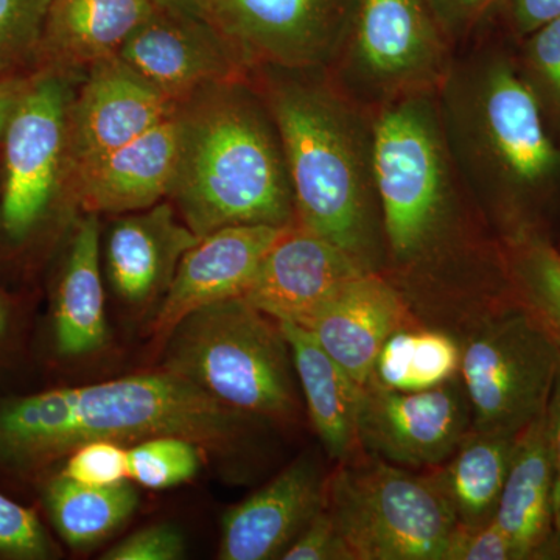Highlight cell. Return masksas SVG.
<instances>
[{
	"mask_svg": "<svg viewBox=\"0 0 560 560\" xmlns=\"http://www.w3.org/2000/svg\"><path fill=\"white\" fill-rule=\"evenodd\" d=\"M313 429L330 458L348 460L360 451L363 386L353 381L300 324L280 320Z\"/></svg>",
	"mask_w": 560,
	"mask_h": 560,
	"instance_id": "cell-23",
	"label": "cell"
},
{
	"mask_svg": "<svg viewBox=\"0 0 560 560\" xmlns=\"http://www.w3.org/2000/svg\"><path fill=\"white\" fill-rule=\"evenodd\" d=\"M559 371L558 342L511 296L463 342L459 377L471 429L521 433L547 411Z\"/></svg>",
	"mask_w": 560,
	"mask_h": 560,
	"instance_id": "cell-7",
	"label": "cell"
},
{
	"mask_svg": "<svg viewBox=\"0 0 560 560\" xmlns=\"http://www.w3.org/2000/svg\"><path fill=\"white\" fill-rule=\"evenodd\" d=\"M372 171L386 257L397 270L440 259L455 235L458 205L447 143L427 94L383 106L372 124Z\"/></svg>",
	"mask_w": 560,
	"mask_h": 560,
	"instance_id": "cell-4",
	"label": "cell"
},
{
	"mask_svg": "<svg viewBox=\"0 0 560 560\" xmlns=\"http://www.w3.org/2000/svg\"><path fill=\"white\" fill-rule=\"evenodd\" d=\"M61 475L81 485L106 488L130 480L128 448L113 441H91L70 452Z\"/></svg>",
	"mask_w": 560,
	"mask_h": 560,
	"instance_id": "cell-32",
	"label": "cell"
},
{
	"mask_svg": "<svg viewBox=\"0 0 560 560\" xmlns=\"http://www.w3.org/2000/svg\"><path fill=\"white\" fill-rule=\"evenodd\" d=\"M327 478L312 458H301L265 488L226 512L219 558L280 559L326 508Z\"/></svg>",
	"mask_w": 560,
	"mask_h": 560,
	"instance_id": "cell-18",
	"label": "cell"
},
{
	"mask_svg": "<svg viewBox=\"0 0 560 560\" xmlns=\"http://www.w3.org/2000/svg\"><path fill=\"white\" fill-rule=\"evenodd\" d=\"M363 272L371 271L294 223L265 254L242 298L278 323L305 326L345 283Z\"/></svg>",
	"mask_w": 560,
	"mask_h": 560,
	"instance_id": "cell-16",
	"label": "cell"
},
{
	"mask_svg": "<svg viewBox=\"0 0 560 560\" xmlns=\"http://www.w3.org/2000/svg\"><path fill=\"white\" fill-rule=\"evenodd\" d=\"M357 0H205L246 70L315 72L337 58Z\"/></svg>",
	"mask_w": 560,
	"mask_h": 560,
	"instance_id": "cell-9",
	"label": "cell"
},
{
	"mask_svg": "<svg viewBox=\"0 0 560 560\" xmlns=\"http://www.w3.org/2000/svg\"><path fill=\"white\" fill-rule=\"evenodd\" d=\"M164 370L249 418L289 420L300 408L289 341L279 323L243 300L206 305L164 342Z\"/></svg>",
	"mask_w": 560,
	"mask_h": 560,
	"instance_id": "cell-5",
	"label": "cell"
},
{
	"mask_svg": "<svg viewBox=\"0 0 560 560\" xmlns=\"http://www.w3.org/2000/svg\"><path fill=\"white\" fill-rule=\"evenodd\" d=\"M200 238L168 200L124 213L114 221L105 245L114 293L131 307L162 300L184 254Z\"/></svg>",
	"mask_w": 560,
	"mask_h": 560,
	"instance_id": "cell-20",
	"label": "cell"
},
{
	"mask_svg": "<svg viewBox=\"0 0 560 560\" xmlns=\"http://www.w3.org/2000/svg\"><path fill=\"white\" fill-rule=\"evenodd\" d=\"M205 447L180 436H154L128 448V477L143 488L161 490L191 480Z\"/></svg>",
	"mask_w": 560,
	"mask_h": 560,
	"instance_id": "cell-29",
	"label": "cell"
},
{
	"mask_svg": "<svg viewBox=\"0 0 560 560\" xmlns=\"http://www.w3.org/2000/svg\"><path fill=\"white\" fill-rule=\"evenodd\" d=\"M548 441L552 460V506H555V536L560 551V371L547 407Z\"/></svg>",
	"mask_w": 560,
	"mask_h": 560,
	"instance_id": "cell-37",
	"label": "cell"
},
{
	"mask_svg": "<svg viewBox=\"0 0 560 560\" xmlns=\"http://www.w3.org/2000/svg\"><path fill=\"white\" fill-rule=\"evenodd\" d=\"M46 504L55 529L72 548H91L120 528L138 510L130 482L94 488L58 475L46 486Z\"/></svg>",
	"mask_w": 560,
	"mask_h": 560,
	"instance_id": "cell-26",
	"label": "cell"
},
{
	"mask_svg": "<svg viewBox=\"0 0 560 560\" xmlns=\"http://www.w3.org/2000/svg\"><path fill=\"white\" fill-rule=\"evenodd\" d=\"M506 276L512 296L560 348V250L540 231L510 232Z\"/></svg>",
	"mask_w": 560,
	"mask_h": 560,
	"instance_id": "cell-28",
	"label": "cell"
},
{
	"mask_svg": "<svg viewBox=\"0 0 560 560\" xmlns=\"http://www.w3.org/2000/svg\"><path fill=\"white\" fill-rule=\"evenodd\" d=\"M444 560H521L514 545L495 521L478 528L456 526Z\"/></svg>",
	"mask_w": 560,
	"mask_h": 560,
	"instance_id": "cell-34",
	"label": "cell"
},
{
	"mask_svg": "<svg viewBox=\"0 0 560 560\" xmlns=\"http://www.w3.org/2000/svg\"><path fill=\"white\" fill-rule=\"evenodd\" d=\"M326 510L353 560H444L458 526L430 474L372 455L342 460L327 478Z\"/></svg>",
	"mask_w": 560,
	"mask_h": 560,
	"instance_id": "cell-6",
	"label": "cell"
},
{
	"mask_svg": "<svg viewBox=\"0 0 560 560\" xmlns=\"http://www.w3.org/2000/svg\"><path fill=\"white\" fill-rule=\"evenodd\" d=\"M250 429L194 383L162 370L0 401V463L38 469L91 441L180 436L226 452Z\"/></svg>",
	"mask_w": 560,
	"mask_h": 560,
	"instance_id": "cell-1",
	"label": "cell"
},
{
	"mask_svg": "<svg viewBox=\"0 0 560 560\" xmlns=\"http://www.w3.org/2000/svg\"><path fill=\"white\" fill-rule=\"evenodd\" d=\"M511 5L518 31L526 35L560 18V0H511Z\"/></svg>",
	"mask_w": 560,
	"mask_h": 560,
	"instance_id": "cell-39",
	"label": "cell"
},
{
	"mask_svg": "<svg viewBox=\"0 0 560 560\" xmlns=\"http://www.w3.org/2000/svg\"><path fill=\"white\" fill-rule=\"evenodd\" d=\"M55 342L68 359L97 352L108 341L101 271V226L86 213L70 242L54 307Z\"/></svg>",
	"mask_w": 560,
	"mask_h": 560,
	"instance_id": "cell-24",
	"label": "cell"
},
{
	"mask_svg": "<svg viewBox=\"0 0 560 560\" xmlns=\"http://www.w3.org/2000/svg\"><path fill=\"white\" fill-rule=\"evenodd\" d=\"M408 324L410 312L399 291L378 272H363L345 283L302 327L364 388L383 345Z\"/></svg>",
	"mask_w": 560,
	"mask_h": 560,
	"instance_id": "cell-19",
	"label": "cell"
},
{
	"mask_svg": "<svg viewBox=\"0 0 560 560\" xmlns=\"http://www.w3.org/2000/svg\"><path fill=\"white\" fill-rule=\"evenodd\" d=\"M471 429L460 377L418 393L368 383L359 416L360 447L404 469L441 466Z\"/></svg>",
	"mask_w": 560,
	"mask_h": 560,
	"instance_id": "cell-12",
	"label": "cell"
},
{
	"mask_svg": "<svg viewBox=\"0 0 560 560\" xmlns=\"http://www.w3.org/2000/svg\"><path fill=\"white\" fill-rule=\"evenodd\" d=\"M79 73L39 66L0 145V234L22 245L49 219L68 178V114Z\"/></svg>",
	"mask_w": 560,
	"mask_h": 560,
	"instance_id": "cell-8",
	"label": "cell"
},
{
	"mask_svg": "<svg viewBox=\"0 0 560 560\" xmlns=\"http://www.w3.org/2000/svg\"><path fill=\"white\" fill-rule=\"evenodd\" d=\"M36 69L38 68L0 72V145H2L11 117L20 106Z\"/></svg>",
	"mask_w": 560,
	"mask_h": 560,
	"instance_id": "cell-38",
	"label": "cell"
},
{
	"mask_svg": "<svg viewBox=\"0 0 560 560\" xmlns=\"http://www.w3.org/2000/svg\"><path fill=\"white\" fill-rule=\"evenodd\" d=\"M469 98L471 151L511 189L536 191L555 178L560 154L536 92L504 61H493L475 80Z\"/></svg>",
	"mask_w": 560,
	"mask_h": 560,
	"instance_id": "cell-11",
	"label": "cell"
},
{
	"mask_svg": "<svg viewBox=\"0 0 560 560\" xmlns=\"http://www.w3.org/2000/svg\"><path fill=\"white\" fill-rule=\"evenodd\" d=\"M160 9L205 18V0H153Z\"/></svg>",
	"mask_w": 560,
	"mask_h": 560,
	"instance_id": "cell-41",
	"label": "cell"
},
{
	"mask_svg": "<svg viewBox=\"0 0 560 560\" xmlns=\"http://www.w3.org/2000/svg\"><path fill=\"white\" fill-rule=\"evenodd\" d=\"M463 345L448 331L400 327L378 352L370 382L382 388L418 393L459 377Z\"/></svg>",
	"mask_w": 560,
	"mask_h": 560,
	"instance_id": "cell-27",
	"label": "cell"
},
{
	"mask_svg": "<svg viewBox=\"0 0 560 560\" xmlns=\"http://www.w3.org/2000/svg\"><path fill=\"white\" fill-rule=\"evenodd\" d=\"M179 147L176 110L145 135L70 173L66 190L84 213L92 215H124L149 209L171 197Z\"/></svg>",
	"mask_w": 560,
	"mask_h": 560,
	"instance_id": "cell-17",
	"label": "cell"
},
{
	"mask_svg": "<svg viewBox=\"0 0 560 560\" xmlns=\"http://www.w3.org/2000/svg\"><path fill=\"white\" fill-rule=\"evenodd\" d=\"M530 35V69L560 114V18Z\"/></svg>",
	"mask_w": 560,
	"mask_h": 560,
	"instance_id": "cell-36",
	"label": "cell"
},
{
	"mask_svg": "<svg viewBox=\"0 0 560 560\" xmlns=\"http://www.w3.org/2000/svg\"><path fill=\"white\" fill-rule=\"evenodd\" d=\"M552 460L547 411L521 431L501 490L497 525L514 545L518 559H559L552 506Z\"/></svg>",
	"mask_w": 560,
	"mask_h": 560,
	"instance_id": "cell-21",
	"label": "cell"
},
{
	"mask_svg": "<svg viewBox=\"0 0 560 560\" xmlns=\"http://www.w3.org/2000/svg\"><path fill=\"white\" fill-rule=\"evenodd\" d=\"M287 228L246 224L201 237L184 254L151 320L154 342L164 346L180 320L198 308L243 296L265 254Z\"/></svg>",
	"mask_w": 560,
	"mask_h": 560,
	"instance_id": "cell-15",
	"label": "cell"
},
{
	"mask_svg": "<svg viewBox=\"0 0 560 560\" xmlns=\"http://www.w3.org/2000/svg\"><path fill=\"white\" fill-rule=\"evenodd\" d=\"M492 2L493 0H430L441 24L455 28L477 21Z\"/></svg>",
	"mask_w": 560,
	"mask_h": 560,
	"instance_id": "cell-40",
	"label": "cell"
},
{
	"mask_svg": "<svg viewBox=\"0 0 560 560\" xmlns=\"http://www.w3.org/2000/svg\"><path fill=\"white\" fill-rule=\"evenodd\" d=\"M119 57L178 103L202 88L245 80L248 72L208 20L160 7L136 28Z\"/></svg>",
	"mask_w": 560,
	"mask_h": 560,
	"instance_id": "cell-14",
	"label": "cell"
},
{
	"mask_svg": "<svg viewBox=\"0 0 560 560\" xmlns=\"http://www.w3.org/2000/svg\"><path fill=\"white\" fill-rule=\"evenodd\" d=\"M440 24L430 0H357L341 50L357 80L386 103L429 94L448 79Z\"/></svg>",
	"mask_w": 560,
	"mask_h": 560,
	"instance_id": "cell-10",
	"label": "cell"
},
{
	"mask_svg": "<svg viewBox=\"0 0 560 560\" xmlns=\"http://www.w3.org/2000/svg\"><path fill=\"white\" fill-rule=\"evenodd\" d=\"M156 9L153 0H50L39 66L84 75L95 62L119 55Z\"/></svg>",
	"mask_w": 560,
	"mask_h": 560,
	"instance_id": "cell-22",
	"label": "cell"
},
{
	"mask_svg": "<svg viewBox=\"0 0 560 560\" xmlns=\"http://www.w3.org/2000/svg\"><path fill=\"white\" fill-rule=\"evenodd\" d=\"M54 552L36 512L0 493V558L43 560Z\"/></svg>",
	"mask_w": 560,
	"mask_h": 560,
	"instance_id": "cell-31",
	"label": "cell"
},
{
	"mask_svg": "<svg viewBox=\"0 0 560 560\" xmlns=\"http://www.w3.org/2000/svg\"><path fill=\"white\" fill-rule=\"evenodd\" d=\"M186 544L176 526L160 523L131 534L102 556L105 560H178Z\"/></svg>",
	"mask_w": 560,
	"mask_h": 560,
	"instance_id": "cell-33",
	"label": "cell"
},
{
	"mask_svg": "<svg viewBox=\"0 0 560 560\" xmlns=\"http://www.w3.org/2000/svg\"><path fill=\"white\" fill-rule=\"evenodd\" d=\"M9 329V308H7L5 301H3L2 294H0V340Z\"/></svg>",
	"mask_w": 560,
	"mask_h": 560,
	"instance_id": "cell-42",
	"label": "cell"
},
{
	"mask_svg": "<svg viewBox=\"0 0 560 560\" xmlns=\"http://www.w3.org/2000/svg\"><path fill=\"white\" fill-rule=\"evenodd\" d=\"M178 168L168 201L198 237L231 226L296 223L278 128L246 80L212 84L178 109Z\"/></svg>",
	"mask_w": 560,
	"mask_h": 560,
	"instance_id": "cell-3",
	"label": "cell"
},
{
	"mask_svg": "<svg viewBox=\"0 0 560 560\" xmlns=\"http://www.w3.org/2000/svg\"><path fill=\"white\" fill-rule=\"evenodd\" d=\"M50 0H0V72L39 66Z\"/></svg>",
	"mask_w": 560,
	"mask_h": 560,
	"instance_id": "cell-30",
	"label": "cell"
},
{
	"mask_svg": "<svg viewBox=\"0 0 560 560\" xmlns=\"http://www.w3.org/2000/svg\"><path fill=\"white\" fill-rule=\"evenodd\" d=\"M283 560H353L340 529L324 508L283 552Z\"/></svg>",
	"mask_w": 560,
	"mask_h": 560,
	"instance_id": "cell-35",
	"label": "cell"
},
{
	"mask_svg": "<svg viewBox=\"0 0 560 560\" xmlns=\"http://www.w3.org/2000/svg\"><path fill=\"white\" fill-rule=\"evenodd\" d=\"M518 434L470 429L445 466L431 471L459 525L478 528L495 521Z\"/></svg>",
	"mask_w": 560,
	"mask_h": 560,
	"instance_id": "cell-25",
	"label": "cell"
},
{
	"mask_svg": "<svg viewBox=\"0 0 560 560\" xmlns=\"http://www.w3.org/2000/svg\"><path fill=\"white\" fill-rule=\"evenodd\" d=\"M179 105L119 55L95 62L69 106L68 178L81 165L171 119Z\"/></svg>",
	"mask_w": 560,
	"mask_h": 560,
	"instance_id": "cell-13",
	"label": "cell"
},
{
	"mask_svg": "<svg viewBox=\"0 0 560 560\" xmlns=\"http://www.w3.org/2000/svg\"><path fill=\"white\" fill-rule=\"evenodd\" d=\"M280 143L296 223L330 242L363 270L386 259L381 209L372 171L371 135L334 88L312 72L260 69Z\"/></svg>",
	"mask_w": 560,
	"mask_h": 560,
	"instance_id": "cell-2",
	"label": "cell"
}]
</instances>
